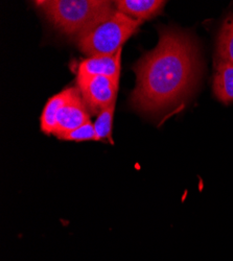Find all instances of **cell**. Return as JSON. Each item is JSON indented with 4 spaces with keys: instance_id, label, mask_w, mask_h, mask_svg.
<instances>
[{
    "instance_id": "obj_1",
    "label": "cell",
    "mask_w": 233,
    "mask_h": 261,
    "mask_svg": "<svg viewBox=\"0 0 233 261\" xmlns=\"http://www.w3.org/2000/svg\"><path fill=\"white\" fill-rule=\"evenodd\" d=\"M200 50L190 33L175 27L159 31L157 46L134 65L132 105L149 115H161L181 105L200 80Z\"/></svg>"
},
{
    "instance_id": "obj_2",
    "label": "cell",
    "mask_w": 233,
    "mask_h": 261,
    "mask_svg": "<svg viewBox=\"0 0 233 261\" xmlns=\"http://www.w3.org/2000/svg\"><path fill=\"white\" fill-rule=\"evenodd\" d=\"M35 6L62 34L74 39L115 11L107 0H39Z\"/></svg>"
},
{
    "instance_id": "obj_3",
    "label": "cell",
    "mask_w": 233,
    "mask_h": 261,
    "mask_svg": "<svg viewBox=\"0 0 233 261\" xmlns=\"http://www.w3.org/2000/svg\"><path fill=\"white\" fill-rule=\"evenodd\" d=\"M141 24L142 21L126 16L115 9L109 16L77 36L76 46L89 57L115 55L138 32Z\"/></svg>"
},
{
    "instance_id": "obj_4",
    "label": "cell",
    "mask_w": 233,
    "mask_h": 261,
    "mask_svg": "<svg viewBox=\"0 0 233 261\" xmlns=\"http://www.w3.org/2000/svg\"><path fill=\"white\" fill-rule=\"evenodd\" d=\"M76 83L85 103L92 113H99L116 101L118 81L99 75L77 74Z\"/></svg>"
},
{
    "instance_id": "obj_5",
    "label": "cell",
    "mask_w": 233,
    "mask_h": 261,
    "mask_svg": "<svg viewBox=\"0 0 233 261\" xmlns=\"http://www.w3.org/2000/svg\"><path fill=\"white\" fill-rule=\"evenodd\" d=\"M90 120L88 107L85 103L77 87H69L68 94L57 114L54 136L69 132Z\"/></svg>"
},
{
    "instance_id": "obj_6",
    "label": "cell",
    "mask_w": 233,
    "mask_h": 261,
    "mask_svg": "<svg viewBox=\"0 0 233 261\" xmlns=\"http://www.w3.org/2000/svg\"><path fill=\"white\" fill-rule=\"evenodd\" d=\"M121 50L111 56H94L83 60L77 67V74L99 75L119 82Z\"/></svg>"
},
{
    "instance_id": "obj_7",
    "label": "cell",
    "mask_w": 233,
    "mask_h": 261,
    "mask_svg": "<svg viewBox=\"0 0 233 261\" xmlns=\"http://www.w3.org/2000/svg\"><path fill=\"white\" fill-rule=\"evenodd\" d=\"M165 5L166 2H162V0H117L114 2L116 11L140 21L151 20L157 17L161 14Z\"/></svg>"
},
{
    "instance_id": "obj_8",
    "label": "cell",
    "mask_w": 233,
    "mask_h": 261,
    "mask_svg": "<svg viewBox=\"0 0 233 261\" xmlns=\"http://www.w3.org/2000/svg\"><path fill=\"white\" fill-rule=\"evenodd\" d=\"M214 93L223 103L233 102V64L216 61L214 74Z\"/></svg>"
},
{
    "instance_id": "obj_9",
    "label": "cell",
    "mask_w": 233,
    "mask_h": 261,
    "mask_svg": "<svg viewBox=\"0 0 233 261\" xmlns=\"http://www.w3.org/2000/svg\"><path fill=\"white\" fill-rule=\"evenodd\" d=\"M68 94V88L64 89L61 91L60 93L54 95L50 97L44 109L43 112H42L41 119H40V125H41V130L46 135H54L55 130H56V125H57V114L60 107L62 103L64 102Z\"/></svg>"
},
{
    "instance_id": "obj_10",
    "label": "cell",
    "mask_w": 233,
    "mask_h": 261,
    "mask_svg": "<svg viewBox=\"0 0 233 261\" xmlns=\"http://www.w3.org/2000/svg\"><path fill=\"white\" fill-rule=\"evenodd\" d=\"M233 64V14H230L222 24L217 41V59Z\"/></svg>"
},
{
    "instance_id": "obj_11",
    "label": "cell",
    "mask_w": 233,
    "mask_h": 261,
    "mask_svg": "<svg viewBox=\"0 0 233 261\" xmlns=\"http://www.w3.org/2000/svg\"><path fill=\"white\" fill-rule=\"evenodd\" d=\"M116 101L112 105L106 107L98 113L97 118L94 122V128L97 140H109L112 141V124L115 112Z\"/></svg>"
},
{
    "instance_id": "obj_12",
    "label": "cell",
    "mask_w": 233,
    "mask_h": 261,
    "mask_svg": "<svg viewBox=\"0 0 233 261\" xmlns=\"http://www.w3.org/2000/svg\"><path fill=\"white\" fill-rule=\"evenodd\" d=\"M58 139L61 140H65V141H75V142H81V141H90V140H95L97 141L96 133H95V128H94V123L89 120L85 124L81 125L80 127L69 130V132L66 133H62L56 136Z\"/></svg>"
}]
</instances>
